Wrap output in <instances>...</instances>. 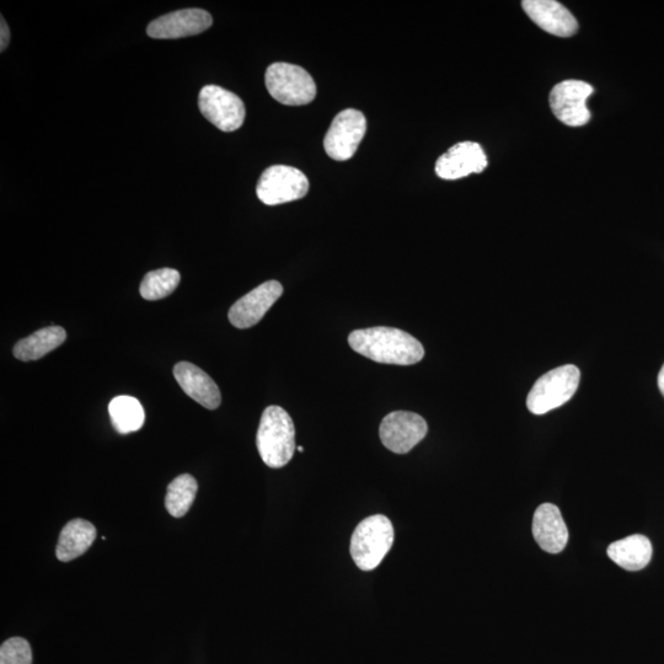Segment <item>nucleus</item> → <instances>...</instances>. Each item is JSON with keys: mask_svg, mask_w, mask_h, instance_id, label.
<instances>
[{"mask_svg": "<svg viewBox=\"0 0 664 664\" xmlns=\"http://www.w3.org/2000/svg\"><path fill=\"white\" fill-rule=\"evenodd\" d=\"M348 344L353 351L378 363L411 366L425 357V348L419 340L408 332L387 326L353 331Z\"/></svg>", "mask_w": 664, "mask_h": 664, "instance_id": "nucleus-1", "label": "nucleus"}, {"mask_svg": "<svg viewBox=\"0 0 664 664\" xmlns=\"http://www.w3.org/2000/svg\"><path fill=\"white\" fill-rule=\"evenodd\" d=\"M262 462L272 469L285 467L296 451V430L291 416L280 406H269L261 416L256 436Z\"/></svg>", "mask_w": 664, "mask_h": 664, "instance_id": "nucleus-2", "label": "nucleus"}, {"mask_svg": "<svg viewBox=\"0 0 664 664\" xmlns=\"http://www.w3.org/2000/svg\"><path fill=\"white\" fill-rule=\"evenodd\" d=\"M394 543V527L383 514L363 519L351 538V556L358 569L373 571L382 564Z\"/></svg>", "mask_w": 664, "mask_h": 664, "instance_id": "nucleus-3", "label": "nucleus"}, {"mask_svg": "<svg viewBox=\"0 0 664 664\" xmlns=\"http://www.w3.org/2000/svg\"><path fill=\"white\" fill-rule=\"evenodd\" d=\"M580 379V369L572 364L544 374L530 389L527 398L528 410L534 415H544L560 408L575 395Z\"/></svg>", "mask_w": 664, "mask_h": 664, "instance_id": "nucleus-4", "label": "nucleus"}, {"mask_svg": "<svg viewBox=\"0 0 664 664\" xmlns=\"http://www.w3.org/2000/svg\"><path fill=\"white\" fill-rule=\"evenodd\" d=\"M265 83L272 98L283 105H307L317 96V85L312 76L294 64H271L265 74Z\"/></svg>", "mask_w": 664, "mask_h": 664, "instance_id": "nucleus-5", "label": "nucleus"}, {"mask_svg": "<svg viewBox=\"0 0 664 664\" xmlns=\"http://www.w3.org/2000/svg\"><path fill=\"white\" fill-rule=\"evenodd\" d=\"M309 180L301 170L287 165H273L262 173L256 194L267 206L301 200L308 194Z\"/></svg>", "mask_w": 664, "mask_h": 664, "instance_id": "nucleus-6", "label": "nucleus"}, {"mask_svg": "<svg viewBox=\"0 0 664 664\" xmlns=\"http://www.w3.org/2000/svg\"><path fill=\"white\" fill-rule=\"evenodd\" d=\"M198 107L201 114L223 132H234L243 126L245 106L232 91L207 85L198 96Z\"/></svg>", "mask_w": 664, "mask_h": 664, "instance_id": "nucleus-7", "label": "nucleus"}, {"mask_svg": "<svg viewBox=\"0 0 664 664\" xmlns=\"http://www.w3.org/2000/svg\"><path fill=\"white\" fill-rule=\"evenodd\" d=\"M367 131L366 117L361 111H341L332 121L324 138L325 152L337 162H345L355 155Z\"/></svg>", "mask_w": 664, "mask_h": 664, "instance_id": "nucleus-8", "label": "nucleus"}, {"mask_svg": "<svg viewBox=\"0 0 664 664\" xmlns=\"http://www.w3.org/2000/svg\"><path fill=\"white\" fill-rule=\"evenodd\" d=\"M593 94L592 85L581 80H565L551 90L549 101L556 119L570 127L585 126L591 120L587 100Z\"/></svg>", "mask_w": 664, "mask_h": 664, "instance_id": "nucleus-9", "label": "nucleus"}, {"mask_svg": "<svg viewBox=\"0 0 664 664\" xmlns=\"http://www.w3.org/2000/svg\"><path fill=\"white\" fill-rule=\"evenodd\" d=\"M427 432L425 419L409 411L390 412L379 427V436L385 448L396 454L412 451L426 437Z\"/></svg>", "mask_w": 664, "mask_h": 664, "instance_id": "nucleus-10", "label": "nucleus"}, {"mask_svg": "<svg viewBox=\"0 0 664 664\" xmlns=\"http://www.w3.org/2000/svg\"><path fill=\"white\" fill-rule=\"evenodd\" d=\"M213 24L212 15L203 9H184L160 16L148 25L152 39L175 40L201 34Z\"/></svg>", "mask_w": 664, "mask_h": 664, "instance_id": "nucleus-11", "label": "nucleus"}, {"mask_svg": "<svg viewBox=\"0 0 664 664\" xmlns=\"http://www.w3.org/2000/svg\"><path fill=\"white\" fill-rule=\"evenodd\" d=\"M283 294L280 282L267 281L256 287L229 310V321L235 328L249 329L259 323Z\"/></svg>", "mask_w": 664, "mask_h": 664, "instance_id": "nucleus-12", "label": "nucleus"}, {"mask_svg": "<svg viewBox=\"0 0 664 664\" xmlns=\"http://www.w3.org/2000/svg\"><path fill=\"white\" fill-rule=\"evenodd\" d=\"M487 164L486 154L479 143L462 142L439 157L436 174L444 180H458L470 174L483 173Z\"/></svg>", "mask_w": 664, "mask_h": 664, "instance_id": "nucleus-13", "label": "nucleus"}, {"mask_svg": "<svg viewBox=\"0 0 664 664\" xmlns=\"http://www.w3.org/2000/svg\"><path fill=\"white\" fill-rule=\"evenodd\" d=\"M522 7L529 19L550 35L571 37L578 31L575 16L555 0H524Z\"/></svg>", "mask_w": 664, "mask_h": 664, "instance_id": "nucleus-14", "label": "nucleus"}, {"mask_svg": "<svg viewBox=\"0 0 664 664\" xmlns=\"http://www.w3.org/2000/svg\"><path fill=\"white\" fill-rule=\"evenodd\" d=\"M176 382L192 400L208 410H216L222 403L221 390L205 371L190 362H180L174 367Z\"/></svg>", "mask_w": 664, "mask_h": 664, "instance_id": "nucleus-15", "label": "nucleus"}, {"mask_svg": "<svg viewBox=\"0 0 664 664\" xmlns=\"http://www.w3.org/2000/svg\"><path fill=\"white\" fill-rule=\"evenodd\" d=\"M533 535L546 553L559 554L569 542V529L558 507L544 503L535 511L533 519Z\"/></svg>", "mask_w": 664, "mask_h": 664, "instance_id": "nucleus-16", "label": "nucleus"}, {"mask_svg": "<svg viewBox=\"0 0 664 664\" xmlns=\"http://www.w3.org/2000/svg\"><path fill=\"white\" fill-rule=\"evenodd\" d=\"M96 528L85 519H73L62 529L56 555L62 562H69L87 553L95 542Z\"/></svg>", "mask_w": 664, "mask_h": 664, "instance_id": "nucleus-17", "label": "nucleus"}, {"mask_svg": "<svg viewBox=\"0 0 664 664\" xmlns=\"http://www.w3.org/2000/svg\"><path fill=\"white\" fill-rule=\"evenodd\" d=\"M608 556L624 570L640 571L650 564L652 544L644 535H631L610 545Z\"/></svg>", "mask_w": 664, "mask_h": 664, "instance_id": "nucleus-18", "label": "nucleus"}, {"mask_svg": "<svg viewBox=\"0 0 664 664\" xmlns=\"http://www.w3.org/2000/svg\"><path fill=\"white\" fill-rule=\"evenodd\" d=\"M66 339L67 332L61 326H48L20 340L13 353L19 361H37L60 347Z\"/></svg>", "mask_w": 664, "mask_h": 664, "instance_id": "nucleus-19", "label": "nucleus"}, {"mask_svg": "<svg viewBox=\"0 0 664 664\" xmlns=\"http://www.w3.org/2000/svg\"><path fill=\"white\" fill-rule=\"evenodd\" d=\"M112 425L121 435L141 430L146 421V414L141 403L132 396H117L109 405Z\"/></svg>", "mask_w": 664, "mask_h": 664, "instance_id": "nucleus-20", "label": "nucleus"}, {"mask_svg": "<svg viewBox=\"0 0 664 664\" xmlns=\"http://www.w3.org/2000/svg\"><path fill=\"white\" fill-rule=\"evenodd\" d=\"M198 490L194 476L182 474L171 481L166 490L165 507L175 518L184 517L190 511Z\"/></svg>", "mask_w": 664, "mask_h": 664, "instance_id": "nucleus-21", "label": "nucleus"}, {"mask_svg": "<svg viewBox=\"0 0 664 664\" xmlns=\"http://www.w3.org/2000/svg\"><path fill=\"white\" fill-rule=\"evenodd\" d=\"M181 281L179 271L160 269L147 273L141 283V296L146 301H159L170 296L178 288Z\"/></svg>", "mask_w": 664, "mask_h": 664, "instance_id": "nucleus-22", "label": "nucleus"}, {"mask_svg": "<svg viewBox=\"0 0 664 664\" xmlns=\"http://www.w3.org/2000/svg\"><path fill=\"white\" fill-rule=\"evenodd\" d=\"M0 664H32V650L28 640L12 637L0 647Z\"/></svg>", "mask_w": 664, "mask_h": 664, "instance_id": "nucleus-23", "label": "nucleus"}, {"mask_svg": "<svg viewBox=\"0 0 664 664\" xmlns=\"http://www.w3.org/2000/svg\"><path fill=\"white\" fill-rule=\"evenodd\" d=\"M10 42V30L7 21L2 16V35H0V51L7 50Z\"/></svg>", "mask_w": 664, "mask_h": 664, "instance_id": "nucleus-24", "label": "nucleus"}, {"mask_svg": "<svg viewBox=\"0 0 664 664\" xmlns=\"http://www.w3.org/2000/svg\"><path fill=\"white\" fill-rule=\"evenodd\" d=\"M658 388H660L661 393L664 396V364L660 371V374H658Z\"/></svg>", "mask_w": 664, "mask_h": 664, "instance_id": "nucleus-25", "label": "nucleus"}, {"mask_svg": "<svg viewBox=\"0 0 664 664\" xmlns=\"http://www.w3.org/2000/svg\"><path fill=\"white\" fill-rule=\"evenodd\" d=\"M298 451L301 452V453H303V452H304V448H303V447H298Z\"/></svg>", "mask_w": 664, "mask_h": 664, "instance_id": "nucleus-26", "label": "nucleus"}]
</instances>
